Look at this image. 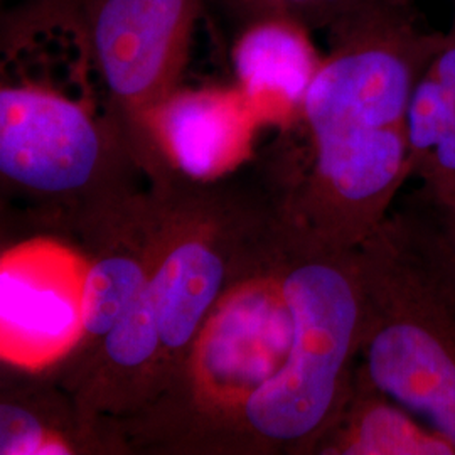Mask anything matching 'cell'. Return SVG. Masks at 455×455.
<instances>
[{"label": "cell", "instance_id": "obj_15", "mask_svg": "<svg viewBox=\"0 0 455 455\" xmlns=\"http://www.w3.org/2000/svg\"><path fill=\"white\" fill-rule=\"evenodd\" d=\"M84 0H28L12 19V36L48 31L51 28H80Z\"/></svg>", "mask_w": 455, "mask_h": 455}, {"label": "cell", "instance_id": "obj_4", "mask_svg": "<svg viewBox=\"0 0 455 455\" xmlns=\"http://www.w3.org/2000/svg\"><path fill=\"white\" fill-rule=\"evenodd\" d=\"M203 0H84L83 44L115 98L144 107L178 78Z\"/></svg>", "mask_w": 455, "mask_h": 455}, {"label": "cell", "instance_id": "obj_17", "mask_svg": "<svg viewBox=\"0 0 455 455\" xmlns=\"http://www.w3.org/2000/svg\"><path fill=\"white\" fill-rule=\"evenodd\" d=\"M423 195L427 196L432 203H435L442 210L455 214V180L449 182L447 186H443L437 193L428 195L423 191Z\"/></svg>", "mask_w": 455, "mask_h": 455}, {"label": "cell", "instance_id": "obj_14", "mask_svg": "<svg viewBox=\"0 0 455 455\" xmlns=\"http://www.w3.org/2000/svg\"><path fill=\"white\" fill-rule=\"evenodd\" d=\"M161 342L157 314L150 283L132 304L131 309L107 334L105 349L120 366L133 368L150 358Z\"/></svg>", "mask_w": 455, "mask_h": 455}, {"label": "cell", "instance_id": "obj_7", "mask_svg": "<svg viewBox=\"0 0 455 455\" xmlns=\"http://www.w3.org/2000/svg\"><path fill=\"white\" fill-rule=\"evenodd\" d=\"M411 176L432 195L455 180L454 16L415 86L408 115Z\"/></svg>", "mask_w": 455, "mask_h": 455}, {"label": "cell", "instance_id": "obj_1", "mask_svg": "<svg viewBox=\"0 0 455 455\" xmlns=\"http://www.w3.org/2000/svg\"><path fill=\"white\" fill-rule=\"evenodd\" d=\"M443 31L415 4L373 0L327 33L331 51L302 100L314 148L312 212L321 238L347 248L387 220L411 176L408 115Z\"/></svg>", "mask_w": 455, "mask_h": 455}, {"label": "cell", "instance_id": "obj_9", "mask_svg": "<svg viewBox=\"0 0 455 455\" xmlns=\"http://www.w3.org/2000/svg\"><path fill=\"white\" fill-rule=\"evenodd\" d=\"M159 129L180 169L193 178H208L235 152L240 122L225 95L184 93L164 105Z\"/></svg>", "mask_w": 455, "mask_h": 455}, {"label": "cell", "instance_id": "obj_12", "mask_svg": "<svg viewBox=\"0 0 455 455\" xmlns=\"http://www.w3.org/2000/svg\"><path fill=\"white\" fill-rule=\"evenodd\" d=\"M147 280L139 263L114 257L90 268L83 282L82 317L84 331L108 334L137 297L146 289Z\"/></svg>", "mask_w": 455, "mask_h": 455}, {"label": "cell", "instance_id": "obj_2", "mask_svg": "<svg viewBox=\"0 0 455 455\" xmlns=\"http://www.w3.org/2000/svg\"><path fill=\"white\" fill-rule=\"evenodd\" d=\"M423 197L361 243V341L368 383L455 451V243Z\"/></svg>", "mask_w": 455, "mask_h": 455}, {"label": "cell", "instance_id": "obj_3", "mask_svg": "<svg viewBox=\"0 0 455 455\" xmlns=\"http://www.w3.org/2000/svg\"><path fill=\"white\" fill-rule=\"evenodd\" d=\"M336 250L302 261L282 283L292 346L246 402L248 422L267 439H312L338 411L346 366L363 334L364 289L361 263L341 261Z\"/></svg>", "mask_w": 455, "mask_h": 455}, {"label": "cell", "instance_id": "obj_16", "mask_svg": "<svg viewBox=\"0 0 455 455\" xmlns=\"http://www.w3.org/2000/svg\"><path fill=\"white\" fill-rule=\"evenodd\" d=\"M43 432L29 413L2 407V454H41Z\"/></svg>", "mask_w": 455, "mask_h": 455}, {"label": "cell", "instance_id": "obj_11", "mask_svg": "<svg viewBox=\"0 0 455 455\" xmlns=\"http://www.w3.org/2000/svg\"><path fill=\"white\" fill-rule=\"evenodd\" d=\"M344 454L455 455L437 432L376 390L349 428Z\"/></svg>", "mask_w": 455, "mask_h": 455}, {"label": "cell", "instance_id": "obj_18", "mask_svg": "<svg viewBox=\"0 0 455 455\" xmlns=\"http://www.w3.org/2000/svg\"><path fill=\"white\" fill-rule=\"evenodd\" d=\"M430 203H432V201H430ZM432 204H434L435 212H437V214H439L442 225L445 227L447 233L451 235V238H452V242L455 243V214H452V212H445V210H442V208H439L435 203H432Z\"/></svg>", "mask_w": 455, "mask_h": 455}, {"label": "cell", "instance_id": "obj_5", "mask_svg": "<svg viewBox=\"0 0 455 455\" xmlns=\"http://www.w3.org/2000/svg\"><path fill=\"white\" fill-rule=\"evenodd\" d=\"M101 157L97 125L76 103L39 88L0 92V171L44 193L84 186Z\"/></svg>", "mask_w": 455, "mask_h": 455}, {"label": "cell", "instance_id": "obj_19", "mask_svg": "<svg viewBox=\"0 0 455 455\" xmlns=\"http://www.w3.org/2000/svg\"><path fill=\"white\" fill-rule=\"evenodd\" d=\"M391 2H403V4H415L417 0H391Z\"/></svg>", "mask_w": 455, "mask_h": 455}, {"label": "cell", "instance_id": "obj_10", "mask_svg": "<svg viewBox=\"0 0 455 455\" xmlns=\"http://www.w3.org/2000/svg\"><path fill=\"white\" fill-rule=\"evenodd\" d=\"M225 275L223 263L199 243L180 244L148 282L161 342L180 347L195 334Z\"/></svg>", "mask_w": 455, "mask_h": 455}, {"label": "cell", "instance_id": "obj_13", "mask_svg": "<svg viewBox=\"0 0 455 455\" xmlns=\"http://www.w3.org/2000/svg\"><path fill=\"white\" fill-rule=\"evenodd\" d=\"M231 14L246 24L282 17L291 19L309 31L329 33L344 19L356 14L371 0H218Z\"/></svg>", "mask_w": 455, "mask_h": 455}, {"label": "cell", "instance_id": "obj_6", "mask_svg": "<svg viewBox=\"0 0 455 455\" xmlns=\"http://www.w3.org/2000/svg\"><path fill=\"white\" fill-rule=\"evenodd\" d=\"M83 282L75 260L51 248L5 257L0 274L4 356L39 364L76 341L84 329Z\"/></svg>", "mask_w": 455, "mask_h": 455}, {"label": "cell", "instance_id": "obj_8", "mask_svg": "<svg viewBox=\"0 0 455 455\" xmlns=\"http://www.w3.org/2000/svg\"><path fill=\"white\" fill-rule=\"evenodd\" d=\"M309 33L306 26L282 17L248 24L233 51L235 71L246 93L278 92L302 103L323 61Z\"/></svg>", "mask_w": 455, "mask_h": 455}]
</instances>
